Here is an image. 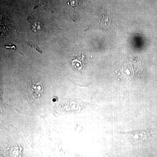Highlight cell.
<instances>
[{"label": "cell", "instance_id": "1", "mask_svg": "<svg viewBox=\"0 0 157 157\" xmlns=\"http://www.w3.org/2000/svg\"><path fill=\"white\" fill-rule=\"evenodd\" d=\"M28 89L30 96L33 99H38L42 96L44 91L43 84L41 82L35 80L29 85Z\"/></svg>", "mask_w": 157, "mask_h": 157}]
</instances>
